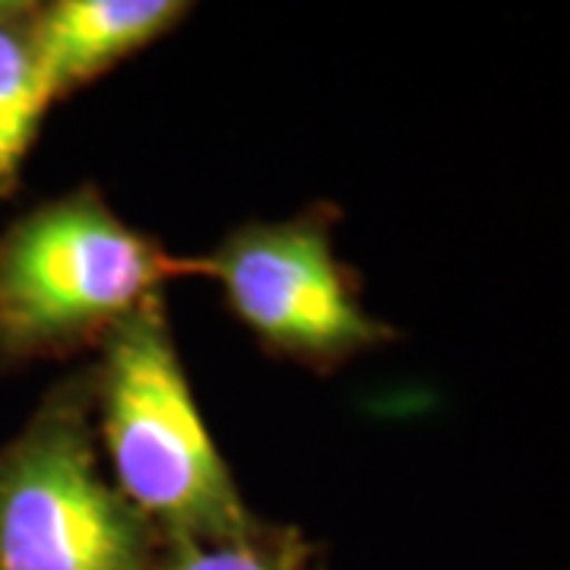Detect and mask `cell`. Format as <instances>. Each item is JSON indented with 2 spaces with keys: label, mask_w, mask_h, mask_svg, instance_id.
<instances>
[{
  "label": "cell",
  "mask_w": 570,
  "mask_h": 570,
  "mask_svg": "<svg viewBox=\"0 0 570 570\" xmlns=\"http://www.w3.org/2000/svg\"><path fill=\"white\" fill-rule=\"evenodd\" d=\"M48 108L39 3L0 0V200L17 194L22 165Z\"/></svg>",
  "instance_id": "6"
},
{
  "label": "cell",
  "mask_w": 570,
  "mask_h": 570,
  "mask_svg": "<svg viewBox=\"0 0 570 570\" xmlns=\"http://www.w3.org/2000/svg\"><path fill=\"white\" fill-rule=\"evenodd\" d=\"M190 13L181 0H51L39 3V51L51 105L163 39Z\"/></svg>",
  "instance_id": "5"
},
{
  "label": "cell",
  "mask_w": 570,
  "mask_h": 570,
  "mask_svg": "<svg viewBox=\"0 0 570 570\" xmlns=\"http://www.w3.org/2000/svg\"><path fill=\"white\" fill-rule=\"evenodd\" d=\"M165 539L105 475L89 367L0 448V570H153Z\"/></svg>",
  "instance_id": "3"
},
{
  "label": "cell",
  "mask_w": 570,
  "mask_h": 570,
  "mask_svg": "<svg viewBox=\"0 0 570 570\" xmlns=\"http://www.w3.org/2000/svg\"><path fill=\"white\" fill-rule=\"evenodd\" d=\"M153 570H307L305 542L257 523L223 542H165Z\"/></svg>",
  "instance_id": "7"
},
{
  "label": "cell",
  "mask_w": 570,
  "mask_h": 570,
  "mask_svg": "<svg viewBox=\"0 0 570 570\" xmlns=\"http://www.w3.org/2000/svg\"><path fill=\"white\" fill-rule=\"evenodd\" d=\"M333 206L283 223H247L204 257L225 305L279 358L333 371L396 333L358 302V283L333 250Z\"/></svg>",
  "instance_id": "4"
},
{
  "label": "cell",
  "mask_w": 570,
  "mask_h": 570,
  "mask_svg": "<svg viewBox=\"0 0 570 570\" xmlns=\"http://www.w3.org/2000/svg\"><path fill=\"white\" fill-rule=\"evenodd\" d=\"M206 276L127 225L96 187L45 200L0 232V365L63 362L99 348L163 288Z\"/></svg>",
  "instance_id": "2"
},
{
  "label": "cell",
  "mask_w": 570,
  "mask_h": 570,
  "mask_svg": "<svg viewBox=\"0 0 570 570\" xmlns=\"http://www.w3.org/2000/svg\"><path fill=\"white\" fill-rule=\"evenodd\" d=\"M89 381L111 482L165 542H223L257 527L194 403L163 295L108 333Z\"/></svg>",
  "instance_id": "1"
}]
</instances>
